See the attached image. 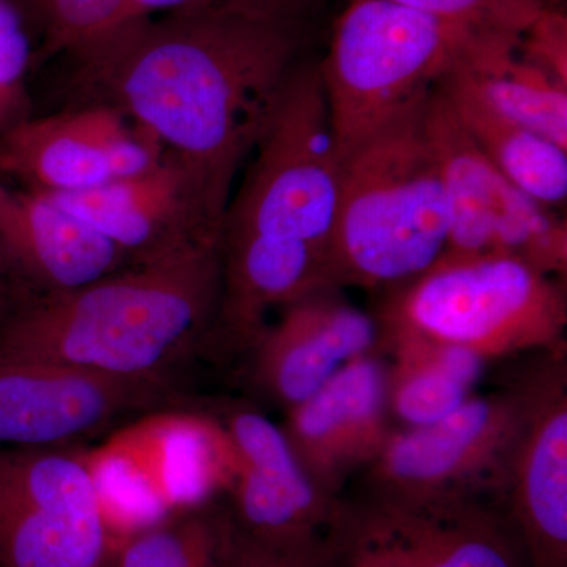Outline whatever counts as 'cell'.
Listing matches in <instances>:
<instances>
[{
	"label": "cell",
	"instance_id": "obj_1",
	"mask_svg": "<svg viewBox=\"0 0 567 567\" xmlns=\"http://www.w3.org/2000/svg\"><path fill=\"white\" fill-rule=\"evenodd\" d=\"M303 22L215 0L137 22L76 66L71 103L106 102L147 130L223 216L303 48Z\"/></svg>",
	"mask_w": 567,
	"mask_h": 567
},
{
	"label": "cell",
	"instance_id": "obj_2",
	"mask_svg": "<svg viewBox=\"0 0 567 567\" xmlns=\"http://www.w3.org/2000/svg\"><path fill=\"white\" fill-rule=\"evenodd\" d=\"M221 290V238L78 289L37 290L0 328V357L158 380L218 327Z\"/></svg>",
	"mask_w": 567,
	"mask_h": 567
},
{
	"label": "cell",
	"instance_id": "obj_3",
	"mask_svg": "<svg viewBox=\"0 0 567 567\" xmlns=\"http://www.w3.org/2000/svg\"><path fill=\"white\" fill-rule=\"evenodd\" d=\"M432 91L342 156L330 246L339 287H399L446 252L445 188L427 130Z\"/></svg>",
	"mask_w": 567,
	"mask_h": 567
},
{
	"label": "cell",
	"instance_id": "obj_4",
	"mask_svg": "<svg viewBox=\"0 0 567 567\" xmlns=\"http://www.w3.org/2000/svg\"><path fill=\"white\" fill-rule=\"evenodd\" d=\"M383 334L464 347L487 363L524 352L565 349V287L557 276L503 254H443L395 287Z\"/></svg>",
	"mask_w": 567,
	"mask_h": 567
},
{
	"label": "cell",
	"instance_id": "obj_5",
	"mask_svg": "<svg viewBox=\"0 0 567 567\" xmlns=\"http://www.w3.org/2000/svg\"><path fill=\"white\" fill-rule=\"evenodd\" d=\"M487 35L391 0H350L319 62L341 155L435 89Z\"/></svg>",
	"mask_w": 567,
	"mask_h": 567
},
{
	"label": "cell",
	"instance_id": "obj_6",
	"mask_svg": "<svg viewBox=\"0 0 567 567\" xmlns=\"http://www.w3.org/2000/svg\"><path fill=\"white\" fill-rule=\"evenodd\" d=\"M249 158L221 234L305 241L330 256L342 155L319 62L297 63Z\"/></svg>",
	"mask_w": 567,
	"mask_h": 567
},
{
	"label": "cell",
	"instance_id": "obj_7",
	"mask_svg": "<svg viewBox=\"0 0 567 567\" xmlns=\"http://www.w3.org/2000/svg\"><path fill=\"white\" fill-rule=\"evenodd\" d=\"M520 417L516 380L502 393L472 395L435 423L394 429L368 466L379 506L431 511L505 495Z\"/></svg>",
	"mask_w": 567,
	"mask_h": 567
},
{
	"label": "cell",
	"instance_id": "obj_8",
	"mask_svg": "<svg viewBox=\"0 0 567 567\" xmlns=\"http://www.w3.org/2000/svg\"><path fill=\"white\" fill-rule=\"evenodd\" d=\"M114 546L89 457L0 447V566L106 567Z\"/></svg>",
	"mask_w": 567,
	"mask_h": 567
},
{
	"label": "cell",
	"instance_id": "obj_9",
	"mask_svg": "<svg viewBox=\"0 0 567 567\" xmlns=\"http://www.w3.org/2000/svg\"><path fill=\"white\" fill-rule=\"evenodd\" d=\"M427 130L445 188L446 252L503 254L565 278L566 219L522 192L488 162L436 87L429 99Z\"/></svg>",
	"mask_w": 567,
	"mask_h": 567
},
{
	"label": "cell",
	"instance_id": "obj_10",
	"mask_svg": "<svg viewBox=\"0 0 567 567\" xmlns=\"http://www.w3.org/2000/svg\"><path fill=\"white\" fill-rule=\"evenodd\" d=\"M166 148L106 102L70 103L0 136V177L33 192H89L152 169Z\"/></svg>",
	"mask_w": 567,
	"mask_h": 567
},
{
	"label": "cell",
	"instance_id": "obj_11",
	"mask_svg": "<svg viewBox=\"0 0 567 567\" xmlns=\"http://www.w3.org/2000/svg\"><path fill=\"white\" fill-rule=\"evenodd\" d=\"M522 417L505 495L533 567H567V374L565 349L518 377Z\"/></svg>",
	"mask_w": 567,
	"mask_h": 567
},
{
	"label": "cell",
	"instance_id": "obj_12",
	"mask_svg": "<svg viewBox=\"0 0 567 567\" xmlns=\"http://www.w3.org/2000/svg\"><path fill=\"white\" fill-rule=\"evenodd\" d=\"M47 196L118 246L133 264L221 238L223 216L196 175L167 151L145 173L89 192Z\"/></svg>",
	"mask_w": 567,
	"mask_h": 567
},
{
	"label": "cell",
	"instance_id": "obj_13",
	"mask_svg": "<svg viewBox=\"0 0 567 567\" xmlns=\"http://www.w3.org/2000/svg\"><path fill=\"white\" fill-rule=\"evenodd\" d=\"M158 380L0 357V447H61L144 406Z\"/></svg>",
	"mask_w": 567,
	"mask_h": 567
},
{
	"label": "cell",
	"instance_id": "obj_14",
	"mask_svg": "<svg viewBox=\"0 0 567 567\" xmlns=\"http://www.w3.org/2000/svg\"><path fill=\"white\" fill-rule=\"evenodd\" d=\"M388 385L390 361L383 353L365 354L286 410L287 442L324 494L338 498L346 481L371 465L393 434Z\"/></svg>",
	"mask_w": 567,
	"mask_h": 567
},
{
	"label": "cell",
	"instance_id": "obj_15",
	"mask_svg": "<svg viewBox=\"0 0 567 567\" xmlns=\"http://www.w3.org/2000/svg\"><path fill=\"white\" fill-rule=\"evenodd\" d=\"M339 289L323 287L287 305L254 344L256 380L286 410L311 398L346 364L385 352L379 316L349 303Z\"/></svg>",
	"mask_w": 567,
	"mask_h": 567
},
{
	"label": "cell",
	"instance_id": "obj_16",
	"mask_svg": "<svg viewBox=\"0 0 567 567\" xmlns=\"http://www.w3.org/2000/svg\"><path fill=\"white\" fill-rule=\"evenodd\" d=\"M221 424L237 461L230 492L238 527L289 537L322 535L346 524L349 514L305 472L281 425L248 406L227 410Z\"/></svg>",
	"mask_w": 567,
	"mask_h": 567
},
{
	"label": "cell",
	"instance_id": "obj_17",
	"mask_svg": "<svg viewBox=\"0 0 567 567\" xmlns=\"http://www.w3.org/2000/svg\"><path fill=\"white\" fill-rule=\"evenodd\" d=\"M0 259L41 292L78 289L134 265L118 246L33 192L0 177Z\"/></svg>",
	"mask_w": 567,
	"mask_h": 567
},
{
	"label": "cell",
	"instance_id": "obj_18",
	"mask_svg": "<svg viewBox=\"0 0 567 567\" xmlns=\"http://www.w3.org/2000/svg\"><path fill=\"white\" fill-rule=\"evenodd\" d=\"M221 267L218 327L252 346L271 308H286L315 290L338 286L330 256L298 240L221 234Z\"/></svg>",
	"mask_w": 567,
	"mask_h": 567
},
{
	"label": "cell",
	"instance_id": "obj_19",
	"mask_svg": "<svg viewBox=\"0 0 567 567\" xmlns=\"http://www.w3.org/2000/svg\"><path fill=\"white\" fill-rule=\"evenodd\" d=\"M436 91L481 153L537 203L559 208L567 199V151L488 106L454 66Z\"/></svg>",
	"mask_w": 567,
	"mask_h": 567
},
{
	"label": "cell",
	"instance_id": "obj_20",
	"mask_svg": "<svg viewBox=\"0 0 567 567\" xmlns=\"http://www.w3.org/2000/svg\"><path fill=\"white\" fill-rule=\"evenodd\" d=\"M401 567H517L498 522L477 502L431 511L375 506Z\"/></svg>",
	"mask_w": 567,
	"mask_h": 567
},
{
	"label": "cell",
	"instance_id": "obj_21",
	"mask_svg": "<svg viewBox=\"0 0 567 567\" xmlns=\"http://www.w3.org/2000/svg\"><path fill=\"white\" fill-rule=\"evenodd\" d=\"M388 405L395 429L420 427L443 420L472 398L486 365L464 347L413 336H388Z\"/></svg>",
	"mask_w": 567,
	"mask_h": 567
},
{
	"label": "cell",
	"instance_id": "obj_22",
	"mask_svg": "<svg viewBox=\"0 0 567 567\" xmlns=\"http://www.w3.org/2000/svg\"><path fill=\"white\" fill-rule=\"evenodd\" d=\"M520 37H484L456 69L488 106L567 151V84L520 54Z\"/></svg>",
	"mask_w": 567,
	"mask_h": 567
},
{
	"label": "cell",
	"instance_id": "obj_23",
	"mask_svg": "<svg viewBox=\"0 0 567 567\" xmlns=\"http://www.w3.org/2000/svg\"><path fill=\"white\" fill-rule=\"evenodd\" d=\"M234 537L233 513L207 503L118 540L106 567H227Z\"/></svg>",
	"mask_w": 567,
	"mask_h": 567
},
{
	"label": "cell",
	"instance_id": "obj_24",
	"mask_svg": "<svg viewBox=\"0 0 567 567\" xmlns=\"http://www.w3.org/2000/svg\"><path fill=\"white\" fill-rule=\"evenodd\" d=\"M25 21L40 32L35 66L66 55L81 63L91 61L112 41L132 28L130 0H14ZM137 24V22H136Z\"/></svg>",
	"mask_w": 567,
	"mask_h": 567
},
{
	"label": "cell",
	"instance_id": "obj_25",
	"mask_svg": "<svg viewBox=\"0 0 567 567\" xmlns=\"http://www.w3.org/2000/svg\"><path fill=\"white\" fill-rule=\"evenodd\" d=\"M33 69L31 25L14 0H0V136L35 115L29 89Z\"/></svg>",
	"mask_w": 567,
	"mask_h": 567
},
{
	"label": "cell",
	"instance_id": "obj_26",
	"mask_svg": "<svg viewBox=\"0 0 567 567\" xmlns=\"http://www.w3.org/2000/svg\"><path fill=\"white\" fill-rule=\"evenodd\" d=\"M349 522L330 535L274 537L245 532L235 524L227 567H338L346 554Z\"/></svg>",
	"mask_w": 567,
	"mask_h": 567
},
{
	"label": "cell",
	"instance_id": "obj_27",
	"mask_svg": "<svg viewBox=\"0 0 567 567\" xmlns=\"http://www.w3.org/2000/svg\"><path fill=\"white\" fill-rule=\"evenodd\" d=\"M442 20L468 25L481 32L520 37L548 0H391Z\"/></svg>",
	"mask_w": 567,
	"mask_h": 567
},
{
	"label": "cell",
	"instance_id": "obj_28",
	"mask_svg": "<svg viewBox=\"0 0 567 567\" xmlns=\"http://www.w3.org/2000/svg\"><path fill=\"white\" fill-rule=\"evenodd\" d=\"M518 51L528 62L567 84V18L565 10L548 7L522 33Z\"/></svg>",
	"mask_w": 567,
	"mask_h": 567
},
{
	"label": "cell",
	"instance_id": "obj_29",
	"mask_svg": "<svg viewBox=\"0 0 567 567\" xmlns=\"http://www.w3.org/2000/svg\"><path fill=\"white\" fill-rule=\"evenodd\" d=\"M347 555L349 567H401L393 540L374 511L365 517H352Z\"/></svg>",
	"mask_w": 567,
	"mask_h": 567
},
{
	"label": "cell",
	"instance_id": "obj_30",
	"mask_svg": "<svg viewBox=\"0 0 567 567\" xmlns=\"http://www.w3.org/2000/svg\"><path fill=\"white\" fill-rule=\"evenodd\" d=\"M233 9L270 20L303 22L322 0H219Z\"/></svg>",
	"mask_w": 567,
	"mask_h": 567
},
{
	"label": "cell",
	"instance_id": "obj_31",
	"mask_svg": "<svg viewBox=\"0 0 567 567\" xmlns=\"http://www.w3.org/2000/svg\"><path fill=\"white\" fill-rule=\"evenodd\" d=\"M215 0H130V18L133 24L162 17V14L174 13L194 7L207 6Z\"/></svg>",
	"mask_w": 567,
	"mask_h": 567
},
{
	"label": "cell",
	"instance_id": "obj_32",
	"mask_svg": "<svg viewBox=\"0 0 567 567\" xmlns=\"http://www.w3.org/2000/svg\"><path fill=\"white\" fill-rule=\"evenodd\" d=\"M563 2H565V0H548V3H550V7H557V9H561Z\"/></svg>",
	"mask_w": 567,
	"mask_h": 567
},
{
	"label": "cell",
	"instance_id": "obj_33",
	"mask_svg": "<svg viewBox=\"0 0 567 567\" xmlns=\"http://www.w3.org/2000/svg\"><path fill=\"white\" fill-rule=\"evenodd\" d=\"M0 260H2V259H0Z\"/></svg>",
	"mask_w": 567,
	"mask_h": 567
}]
</instances>
